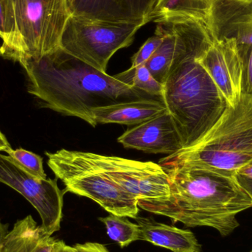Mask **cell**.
<instances>
[{"instance_id": "obj_1", "label": "cell", "mask_w": 252, "mask_h": 252, "mask_svg": "<svg viewBox=\"0 0 252 252\" xmlns=\"http://www.w3.org/2000/svg\"><path fill=\"white\" fill-rule=\"evenodd\" d=\"M28 78V92L44 107L76 117L96 127L93 112L98 108L153 97L100 72L62 49L22 63Z\"/></svg>"}, {"instance_id": "obj_2", "label": "cell", "mask_w": 252, "mask_h": 252, "mask_svg": "<svg viewBox=\"0 0 252 252\" xmlns=\"http://www.w3.org/2000/svg\"><path fill=\"white\" fill-rule=\"evenodd\" d=\"M163 169L168 175L170 195L139 200V208L188 227L208 226L227 236L239 226L238 215L252 207V195L237 175L200 167Z\"/></svg>"}, {"instance_id": "obj_3", "label": "cell", "mask_w": 252, "mask_h": 252, "mask_svg": "<svg viewBox=\"0 0 252 252\" xmlns=\"http://www.w3.org/2000/svg\"><path fill=\"white\" fill-rule=\"evenodd\" d=\"M198 57L178 64L163 84L161 98L180 135L183 148L196 144L228 106Z\"/></svg>"}, {"instance_id": "obj_4", "label": "cell", "mask_w": 252, "mask_h": 252, "mask_svg": "<svg viewBox=\"0 0 252 252\" xmlns=\"http://www.w3.org/2000/svg\"><path fill=\"white\" fill-rule=\"evenodd\" d=\"M252 163V94L228 106L219 121L193 146L160 159L162 168L192 167L237 175Z\"/></svg>"}, {"instance_id": "obj_5", "label": "cell", "mask_w": 252, "mask_h": 252, "mask_svg": "<svg viewBox=\"0 0 252 252\" xmlns=\"http://www.w3.org/2000/svg\"><path fill=\"white\" fill-rule=\"evenodd\" d=\"M14 28L0 46L1 57L20 64L61 48L72 16L69 0H11Z\"/></svg>"}, {"instance_id": "obj_6", "label": "cell", "mask_w": 252, "mask_h": 252, "mask_svg": "<svg viewBox=\"0 0 252 252\" xmlns=\"http://www.w3.org/2000/svg\"><path fill=\"white\" fill-rule=\"evenodd\" d=\"M45 154L49 167L65 185V192L90 198L110 214L137 218L139 200L102 173L84 152L62 149Z\"/></svg>"}, {"instance_id": "obj_7", "label": "cell", "mask_w": 252, "mask_h": 252, "mask_svg": "<svg viewBox=\"0 0 252 252\" xmlns=\"http://www.w3.org/2000/svg\"><path fill=\"white\" fill-rule=\"evenodd\" d=\"M144 25L72 15L62 35L61 49L97 70L106 72L111 58L118 50L129 47Z\"/></svg>"}, {"instance_id": "obj_8", "label": "cell", "mask_w": 252, "mask_h": 252, "mask_svg": "<svg viewBox=\"0 0 252 252\" xmlns=\"http://www.w3.org/2000/svg\"><path fill=\"white\" fill-rule=\"evenodd\" d=\"M162 43L145 63L154 78L164 84L170 72L186 59L201 56L213 43L204 21L192 18L159 21Z\"/></svg>"}, {"instance_id": "obj_9", "label": "cell", "mask_w": 252, "mask_h": 252, "mask_svg": "<svg viewBox=\"0 0 252 252\" xmlns=\"http://www.w3.org/2000/svg\"><path fill=\"white\" fill-rule=\"evenodd\" d=\"M0 182L23 195L37 210L41 228L49 235L61 229L65 191L58 187L57 179L36 177L15 162L11 157L0 154Z\"/></svg>"}, {"instance_id": "obj_10", "label": "cell", "mask_w": 252, "mask_h": 252, "mask_svg": "<svg viewBox=\"0 0 252 252\" xmlns=\"http://www.w3.org/2000/svg\"><path fill=\"white\" fill-rule=\"evenodd\" d=\"M102 173L138 200H157L170 195L168 175L158 164L113 156L84 152Z\"/></svg>"}, {"instance_id": "obj_11", "label": "cell", "mask_w": 252, "mask_h": 252, "mask_svg": "<svg viewBox=\"0 0 252 252\" xmlns=\"http://www.w3.org/2000/svg\"><path fill=\"white\" fill-rule=\"evenodd\" d=\"M198 61L224 97L234 107L244 94V63L238 44L232 39L213 40Z\"/></svg>"}, {"instance_id": "obj_12", "label": "cell", "mask_w": 252, "mask_h": 252, "mask_svg": "<svg viewBox=\"0 0 252 252\" xmlns=\"http://www.w3.org/2000/svg\"><path fill=\"white\" fill-rule=\"evenodd\" d=\"M205 23L213 40L232 39L239 46H252V1L215 0Z\"/></svg>"}, {"instance_id": "obj_13", "label": "cell", "mask_w": 252, "mask_h": 252, "mask_svg": "<svg viewBox=\"0 0 252 252\" xmlns=\"http://www.w3.org/2000/svg\"><path fill=\"white\" fill-rule=\"evenodd\" d=\"M124 148L152 154H175L183 148L180 135L167 111L126 130L118 139Z\"/></svg>"}, {"instance_id": "obj_14", "label": "cell", "mask_w": 252, "mask_h": 252, "mask_svg": "<svg viewBox=\"0 0 252 252\" xmlns=\"http://www.w3.org/2000/svg\"><path fill=\"white\" fill-rule=\"evenodd\" d=\"M155 0H69L72 15L114 22L149 23Z\"/></svg>"}, {"instance_id": "obj_15", "label": "cell", "mask_w": 252, "mask_h": 252, "mask_svg": "<svg viewBox=\"0 0 252 252\" xmlns=\"http://www.w3.org/2000/svg\"><path fill=\"white\" fill-rule=\"evenodd\" d=\"M135 220L139 228V241L173 252H201V246L190 230L159 223L152 219L137 217Z\"/></svg>"}, {"instance_id": "obj_16", "label": "cell", "mask_w": 252, "mask_h": 252, "mask_svg": "<svg viewBox=\"0 0 252 252\" xmlns=\"http://www.w3.org/2000/svg\"><path fill=\"white\" fill-rule=\"evenodd\" d=\"M167 111L162 99H148L98 108L93 112L96 124L139 125Z\"/></svg>"}, {"instance_id": "obj_17", "label": "cell", "mask_w": 252, "mask_h": 252, "mask_svg": "<svg viewBox=\"0 0 252 252\" xmlns=\"http://www.w3.org/2000/svg\"><path fill=\"white\" fill-rule=\"evenodd\" d=\"M55 241L32 216H28L16 222L0 247V252H50Z\"/></svg>"}, {"instance_id": "obj_18", "label": "cell", "mask_w": 252, "mask_h": 252, "mask_svg": "<svg viewBox=\"0 0 252 252\" xmlns=\"http://www.w3.org/2000/svg\"><path fill=\"white\" fill-rule=\"evenodd\" d=\"M215 0H155L150 18L152 22L192 18L205 22L210 4Z\"/></svg>"}, {"instance_id": "obj_19", "label": "cell", "mask_w": 252, "mask_h": 252, "mask_svg": "<svg viewBox=\"0 0 252 252\" xmlns=\"http://www.w3.org/2000/svg\"><path fill=\"white\" fill-rule=\"evenodd\" d=\"M115 77L119 81L133 88L144 92L153 97L160 98L162 97L164 91L163 84L154 78L145 63L133 69L130 68L125 72L115 75Z\"/></svg>"}, {"instance_id": "obj_20", "label": "cell", "mask_w": 252, "mask_h": 252, "mask_svg": "<svg viewBox=\"0 0 252 252\" xmlns=\"http://www.w3.org/2000/svg\"><path fill=\"white\" fill-rule=\"evenodd\" d=\"M99 220L104 223L108 236L118 243L122 248L134 241H139V228L137 223H133L127 218L110 214Z\"/></svg>"}, {"instance_id": "obj_21", "label": "cell", "mask_w": 252, "mask_h": 252, "mask_svg": "<svg viewBox=\"0 0 252 252\" xmlns=\"http://www.w3.org/2000/svg\"><path fill=\"white\" fill-rule=\"evenodd\" d=\"M5 153L15 162L31 174L41 179H47L43 167V159L39 156L22 148L13 150L11 148Z\"/></svg>"}, {"instance_id": "obj_22", "label": "cell", "mask_w": 252, "mask_h": 252, "mask_svg": "<svg viewBox=\"0 0 252 252\" xmlns=\"http://www.w3.org/2000/svg\"><path fill=\"white\" fill-rule=\"evenodd\" d=\"M162 32L159 28L156 29L155 33L151 38H148L140 47L137 53L131 58V66L130 68H135L139 65L146 63L157 49L161 45L163 41Z\"/></svg>"}, {"instance_id": "obj_23", "label": "cell", "mask_w": 252, "mask_h": 252, "mask_svg": "<svg viewBox=\"0 0 252 252\" xmlns=\"http://www.w3.org/2000/svg\"><path fill=\"white\" fill-rule=\"evenodd\" d=\"M14 28L11 0H0V46L10 39Z\"/></svg>"}, {"instance_id": "obj_24", "label": "cell", "mask_w": 252, "mask_h": 252, "mask_svg": "<svg viewBox=\"0 0 252 252\" xmlns=\"http://www.w3.org/2000/svg\"><path fill=\"white\" fill-rule=\"evenodd\" d=\"M244 63V93L252 94V46H239Z\"/></svg>"}, {"instance_id": "obj_25", "label": "cell", "mask_w": 252, "mask_h": 252, "mask_svg": "<svg viewBox=\"0 0 252 252\" xmlns=\"http://www.w3.org/2000/svg\"><path fill=\"white\" fill-rule=\"evenodd\" d=\"M78 252H110L104 245L98 243L87 242L73 246Z\"/></svg>"}, {"instance_id": "obj_26", "label": "cell", "mask_w": 252, "mask_h": 252, "mask_svg": "<svg viewBox=\"0 0 252 252\" xmlns=\"http://www.w3.org/2000/svg\"><path fill=\"white\" fill-rule=\"evenodd\" d=\"M50 252H78L75 247L66 245L63 241L56 240Z\"/></svg>"}, {"instance_id": "obj_27", "label": "cell", "mask_w": 252, "mask_h": 252, "mask_svg": "<svg viewBox=\"0 0 252 252\" xmlns=\"http://www.w3.org/2000/svg\"><path fill=\"white\" fill-rule=\"evenodd\" d=\"M237 176L252 180V163L244 166L237 173Z\"/></svg>"}, {"instance_id": "obj_28", "label": "cell", "mask_w": 252, "mask_h": 252, "mask_svg": "<svg viewBox=\"0 0 252 252\" xmlns=\"http://www.w3.org/2000/svg\"><path fill=\"white\" fill-rule=\"evenodd\" d=\"M10 148H11L10 143L6 139L5 136L0 130V153L6 152Z\"/></svg>"}, {"instance_id": "obj_29", "label": "cell", "mask_w": 252, "mask_h": 252, "mask_svg": "<svg viewBox=\"0 0 252 252\" xmlns=\"http://www.w3.org/2000/svg\"><path fill=\"white\" fill-rule=\"evenodd\" d=\"M238 180H239L240 183L241 184L243 187L248 191L249 193L252 195V180L250 179H245V178L241 177V176H238Z\"/></svg>"}, {"instance_id": "obj_30", "label": "cell", "mask_w": 252, "mask_h": 252, "mask_svg": "<svg viewBox=\"0 0 252 252\" xmlns=\"http://www.w3.org/2000/svg\"><path fill=\"white\" fill-rule=\"evenodd\" d=\"M8 225L3 223L0 220V247L8 234Z\"/></svg>"}, {"instance_id": "obj_31", "label": "cell", "mask_w": 252, "mask_h": 252, "mask_svg": "<svg viewBox=\"0 0 252 252\" xmlns=\"http://www.w3.org/2000/svg\"><path fill=\"white\" fill-rule=\"evenodd\" d=\"M243 1H252V0H243Z\"/></svg>"}, {"instance_id": "obj_32", "label": "cell", "mask_w": 252, "mask_h": 252, "mask_svg": "<svg viewBox=\"0 0 252 252\" xmlns=\"http://www.w3.org/2000/svg\"><path fill=\"white\" fill-rule=\"evenodd\" d=\"M252 252V251H251V252Z\"/></svg>"}]
</instances>
